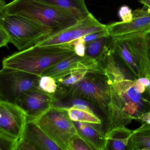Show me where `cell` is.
<instances>
[{"mask_svg":"<svg viewBox=\"0 0 150 150\" xmlns=\"http://www.w3.org/2000/svg\"><path fill=\"white\" fill-rule=\"evenodd\" d=\"M96 60L120 96L125 112L135 120L144 113L150 111V99L146 92L144 95L135 86V80L118 63L110 45Z\"/></svg>","mask_w":150,"mask_h":150,"instance_id":"6da1fadb","label":"cell"},{"mask_svg":"<svg viewBox=\"0 0 150 150\" xmlns=\"http://www.w3.org/2000/svg\"><path fill=\"white\" fill-rule=\"evenodd\" d=\"M39 86L40 89L53 96L57 88L56 81L50 76H41L39 80Z\"/></svg>","mask_w":150,"mask_h":150,"instance_id":"603a6c76","label":"cell"},{"mask_svg":"<svg viewBox=\"0 0 150 150\" xmlns=\"http://www.w3.org/2000/svg\"><path fill=\"white\" fill-rule=\"evenodd\" d=\"M69 103L71 107L77 108L87 110L89 112L94 113L92 109L88 104V102L80 98H69Z\"/></svg>","mask_w":150,"mask_h":150,"instance_id":"484cf974","label":"cell"},{"mask_svg":"<svg viewBox=\"0 0 150 150\" xmlns=\"http://www.w3.org/2000/svg\"><path fill=\"white\" fill-rule=\"evenodd\" d=\"M53 96L39 88L24 93L15 103L24 110L28 122L36 119L53 107Z\"/></svg>","mask_w":150,"mask_h":150,"instance_id":"7c38bea8","label":"cell"},{"mask_svg":"<svg viewBox=\"0 0 150 150\" xmlns=\"http://www.w3.org/2000/svg\"><path fill=\"white\" fill-rule=\"evenodd\" d=\"M133 132L134 130L129 129L126 126L114 129L106 137L108 140L107 150H127Z\"/></svg>","mask_w":150,"mask_h":150,"instance_id":"e0dca14e","label":"cell"},{"mask_svg":"<svg viewBox=\"0 0 150 150\" xmlns=\"http://www.w3.org/2000/svg\"><path fill=\"white\" fill-rule=\"evenodd\" d=\"M96 59L85 56L80 57L76 54L62 59L52 66L44 71L41 76H48L54 79L62 77L70 73L77 67L86 66L95 67L99 65Z\"/></svg>","mask_w":150,"mask_h":150,"instance_id":"4fadbf2b","label":"cell"},{"mask_svg":"<svg viewBox=\"0 0 150 150\" xmlns=\"http://www.w3.org/2000/svg\"><path fill=\"white\" fill-rule=\"evenodd\" d=\"M22 138L29 142L37 150H63L34 121L28 122Z\"/></svg>","mask_w":150,"mask_h":150,"instance_id":"9a60e30c","label":"cell"},{"mask_svg":"<svg viewBox=\"0 0 150 150\" xmlns=\"http://www.w3.org/2000/svg\"><path fill=\"white\" fill-rule=\"evenodd\" d=\"M0 26L8 32L10 43L22 50L36 45L52 35L47 26L23 16L0 11Z\"/></svg>","mask_w":150,"mask_h":150,"instance_id":"8992f818","label":"cell"},{"mask_svg":"<svg viewBox=\"0 0 150 150\" xmlns=\"http://www.w3.org/2000/svg\"><path fill=\"white\" fill-rule=\"evenodd\" d=\"M75 98L86 101L107 117L110 104V89L108 76L100 65L89 71L79 82L68 86L57 87L53 95L54 101Z\"/></svg>","mask_w":150,"mask_h":150,"instance_id":"277c9868","label":"cell"},{"mask_svg":"<svg viewBox=\"0 0 150 150\" xmlns=\"http://www.w3.org/2000/svg\"><path fill=\"white\" fill-rule=\"evenodd\" d=\"M107 29V25L100 23L92 13L75 25L54 35L42 39L36 45L50 46L70 44L88 34Z\"/></svg>","mask_w":150,"mask_h":150,"instance_id":"9c48e42d","label":"cell"},{"mask_svg":"<svg viewBox=\"0 0 150 150\" xmlns=\"http://www.w3.org/2000/svg\"><path fill=\"white\" fill-rule=\"evenodd\" d=\"M74 47L75 53L80 57H83L86 55V44L75 40L71 42Z\"/></svg>","mask_w":150,"mask_h":150,"instance_id":"83f0119b","label":"cell"},{"mask_svg":"<svg viewBox=\"0 0 150 150\" xmlns=\"http://www.w3.org/2000/svg\"><path fill=\"white\" fill-rule=\"evenodd\" d=\"M127 150H150V124L144 123L134 130Z\"/></svg>","mask_w":150,"mask_h":150,"instance_id":"ac0fdd59","label":"cell"},{"mask_svg":"<svg viewBox=\"0 0 150 150\" xmlns=\"http://www.w3.org/2000/svg\"><path fill=\"white\" fill-rule=\"evenodd\" d=\"M68 115L74 122L89 123L96 125L101 124V120L94 113L71 107L67 108Z\"/></svg>","mask_w":150,"mask_h":150,"instance_id":"44dd1931","label":"cell"},{"mask_svg":"<svg viewBox=\"0 0 150 150\" xmlns=\"http://www.w3.org/2000/svg\"><path fill=\"white\" fill-rule=\"evenodd\" d=\"M144 7L146 8H148V9H150V5H148V6H144Z\"/></svg>","mask_w":150,"mask_h":150,"instance_id":"8d00e7d4","label":"cell"},{"mask_svg":"<svg viewBox=\"0 0 150 150\" xmlns=\"http://www.w3.org/2000/svg\"><path fill=\"white\" fill-rule=\"evenodd\" d=\"M111 40L112 38L108 35L86 44L85 56L97 59L105 49L109 46Z\"/></svg>","mask_w":150,"mask_h":150,"instance_id":"ffe728a7","label":"cell"},{"mask_svg":"<svg viewBox=\"0 0 150 150\" xmlns=\"http://www.w3.org/2000/svg\"><path fill=\"white\" fill-rule=\"evenodd\" d=\"M20 139L0 132V150H17Z\"/></svg>","mask_w":150,"mask_h":150,"instance_id":"7402d4cb","label":"cell"},{"mask_svg":"<svg viewBox=\"0 0 150 150\" xmlns=\"http://www.w3.org/2000/svg\"><path fill=\"white\" fill-rule=\"evenodd\" d=\"M139 2L144 5V6H146L150 5V0H140Z\"/></svg>","mask_w":150,"mask_h":150,"instance_id":"836d02e7","label":"cell"},{"mask_svg":"<svg viewBox=\"0 0 150 150\" xmlns=\"http://www.w3.org/2000/svg\"><path fill=\"white\" fill-rule=\"evenodd\" d=\"M0 11L23 16L42 23L51 30V35L81 20L73 14L40 0H13L7 4L4 0H0Z\"/></svg>","mask_w":150,"mask_h":150,"instance_id":"3957f363","label":"cell"},{"mask_svg":"<svg viewBox=\"0 0 150 150\" xmlns=\"http://www.w3.org/2000/svg\"><path fill=\"white\" fill-rule=\"evenodd\" d=\"M77 132L92 150H107L108 140L103 132L93 124L74 122Z\"/></svg>","mask_w":150,"mask_h":150,"instance_id":"5bb4252c","label":"cell"},{"mask_svg":"<svg viewBox=\"0 0 150 150\" xmlns=\"http://www.w3.org/2000/svg\"><path fill=\"white\" fill-rule=\"evenodd\" d=\"M96 67L84 66L74 69L70 73L62 77L54 79L57 85V87H64L73 85L83 79L89 71L98 68Z\"/></svg>","mask_w":150,"mask_h":150,"instance_id":"d6986e66","label":"cell"},{"mask_svg":"<svg viewBox=\"0 0 150 150\" xmlns=\"http://www.w3.org/2000/svg\"><path fill=\"white\" fill-rule=\"evenodd\" d=\"M148 44H149V58L150 61V34H148Z\"/></svg>","mask_w":150,"mask_h":150,"instance_id":"d590c367","label":"cell"},{"mask_svg":"<svg viewBox=\"0 0 150 150\" xmlns=\"http://www.w3.org/2000/svg\"><path fill=\"white\" fill-rule=\"evenodd\" d=\"M118 15L123 22L127 23L133 18V11L127 6H123L119 8Z\"/></svg>","mask_w":150,"mask_h":150,"instance_id":"4316f807","label":"cell"},{"mask_svg":"<svg viewBox=\"0 0 150 150\" xmlns=\"http://www.w3.org/2000/svg\"><path fill=\"white\" fill-rule=\"evenodd\" d=\"M135 86L139 92L141 93H144L145 92L146 87L144 84L138 79L135 80Z\"/></svg>","mask_w":150,"mask_h":150,"instance_id":"1f68e13d","label":"cell"},{"mask_svg":"<svg viewBox=\"0 0 150 150\" xmlns=\"http://www.w3.org/2000/svg\"><path fill=\"white\" fill-rule=\"evenodd\" d=\"M109 35L117 38L135 34L150 33V10L143 7L133 11V18L127 23L117 22L107 25Z\"/></svg>","mask_w":150,"mask_h":150,"instance_id":"8fae6325","label":"cell"},{"mask_svg":"<svg viewBox=\"0 0 150 150\" xmlns=\"http://www.w3.org/2000/svg\"><path fill=\"white\" fill-rule=\"evenodd\" d=\"M75 54L74 45L71 44L35 45L5 58L2 60V67L23 71L41 77L44 71Z\"/></svg>","mask_w":150,"mask_h":150,"instance_id":"7a4b0ae2","label":"cell"},{"mask_svg":"<svg viewBox=\"0 0 150 150\" xmlns=\"http://www.w3.org/2000/svg\"><path fill=\"white\" fill-rule=\"evenodd\" d=\"M149 34H150V33H149Z\"/></svg>","mask_w":150,"mask_h":150,"instance_id":"74e56055","label":"cell"},{"mask_svg":"<svg viewBox=\"0 0 150 150\" xmlns=\"http://www.w3.org/2000/svg\"><path fill=\"white\" fill-rule=\"evenodd\" d=\"M108 35H109L107 29L88 34V35L82 37L76 40L79 42H82L86 44L90 42L95 41L103 37Z\"/></svg>","mask_w":150,"mask_h":150,"instance_id":"d4e9b609","label":"cell"},{"mask_svg":"<svg viewBox=\"0 0 150 150\" xmlns=\"http://www.w3.org/2000/svg\"><path fill=\"white\" fill-rule=\"evenodd\" d=\"M10 41V35L4 28L0 26V47H7Z\"/></svg>","mask_w":150,"mask_h":150,"instance_id":"f1b7e54d","label":"cell"},{"mask_svg":"<svg viewBox=\"0 0 150 150\" xmlns=\"http://www.w3.org/2000/svg\"><path fill=\"white\" fill-rule=\"evenodd\" d=\"M34 122L64 150H69L74 138L79 135L67 108L53 106Z\"/></svg>","mask_w":150,"mask_h":150,"instance_id":"52a82bcc","label":"cell"},{"mask_svg":"<svg viewBox=\"0 0 150 150\" xmlns=\"http://www.w3.org/2000/svg\"><path fill=\"white\" fill-rule=\"evenodd\" d=\"M69 150H92V149L79 134L72 140Z\"/></svg>","mask_w":150,"mask_h":150,"instance_id":"cb8c5ba5","label":"cell"},{"mask_svg":"<svg viewBox=\"0 0 150 150\" xmlns=\"http://www.w3.org/2000/svg\"><path fill=\"white\" fill-rule=\"evenodd\" d=\"M59 9L73 14L83 20L90 13L88 11L85 0H40Z\"/></svg>","mask_w":150,"mask_h":150,"instance_id":"2e32d148","label":"cell"},{"mask_svg":"<svg viewBox=\"0 0 150 150\" xmlns=\"http://www.w3.org/2000/svg\"><path fill=\"white\" fill-rule=\"evenodd\" d=\"M138 80L140 82H142L146 88L148 87L150 85V80L147 78H146V77L140 78L138 79Z\"/></svg>","mask_w":150,"mask_h":150,"instance_id":"d6a6232c","label":"cell"},{"mask_svg":"<svg viewBox=\"0 0 150 150\" xmlns=\"http://www.w3.org/2000/svg\"><path fill=\"white\" fill-rule=\"evenodd\" d=\"M0 101V132L21 139L28 122L27 114L14 103Z\"/></svg>","mask_w":150,"mask_h":150,"instance_id":"30bf717a","label":"cell"},{"mask_svg":"<svg viewBox=\"0 0 150 150\" xmlns=\"http://www.w3.org/2000/svg\"><path fill=\"white\" fill-rule=\"evenodd\" d=\"M149 80H150V85H149L148 87L146 88L145 91L148 94L150 99V79H149Z\"/></svg>","mask_w":150,"mask_h":150,"instance_id":"e575fe53","label":"cell"},{"mask_svg":"<svg viewBox=\"0 0 150 150\" xmlns=\"http://www.w3.org/2000/svg\"><path fill=\"white\" fill-rule=\"evenodd\" d=\"M148 34L112 38L110 45L118 63L135 79H150Z\"/></svg>","mask_w":150,"mask_h":150,"instance_id":"5b68a950","label":"cell"},{"mask_svg":"<svg viewBox=\"0 0 150 150\" xmlns=\"http://www.w3.org/2000/svg\"><path fill=\"white\" fill-rule=\"evenodd\" d=\"M137 120L142 122L143 123H146L150 124V111L142 114L140 116L138 117Z\"/></svg>","mask_w":150,"mask_h":150,"instance_id":"4dcf8cb0","label":"cell"},{"mask_svg":"<svg viewBox=\"0 0 150 150\" xmlns=\"http://www.w3.org/2000/svg\"><path fill=\"white\" fill-rule=\"evenodd\" d=\"M40 76L11 68L0 71L1 100L14 103L27 91L39 88Z\"/></svg>","mask_w":150,"mask_h":150,"instance_id":"ba28073f","label":"cell"},{"mask_svg":"<svg viewBox=\"0 0 150 150\" xmlns=\"http://www.w3.org/2000/svg\"><path fill=\"white\" fill-rule=\"evenodd\" d=\"M37 150L29 142L23 139H20L17 150Z\"/></svg>","mask_w":150,"mask_h":150,"instance_id":"f546056e","label":"cell"}]
</instances>
